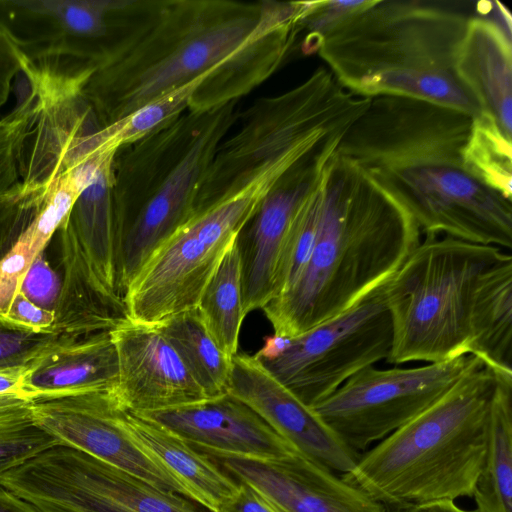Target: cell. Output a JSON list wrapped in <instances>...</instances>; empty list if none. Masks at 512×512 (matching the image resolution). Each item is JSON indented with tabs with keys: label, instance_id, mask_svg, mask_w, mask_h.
Masks as SVG:
<instances>
[{
	"label": "cell",
	"instance_id": "cell-42",
	"mask_svg": "<svg viewBox=\"0 0 512 512\" xmlns=\"http://www.w3.org/2000/svg\"><path fill=\"white\" fill-rule=\"evenodd\" d=\"M237 483V490L222 503L218 512H281L252 486L244 482Z\"/></svg>",
	"mask_w": 512,
	"mask_h": 512
},
{
	"label": "cell",
	"instance_id": "cell-38",
	"mask_svg": "<svg viewBox=\"0 0 512 512\" xmlns=\"http://www.w3.org/2000/svg\"><path fill=\"white\" fill-rule=\"evenodd\" d=\"M60 288L61 276L42 252L25 272L19 291L38 307L54 312Z\"/></svg>",
	"mask_w": 512,
	"mask_h": 512
},
{
	"label": "cell",
	"instance_id": "cell-36",
	"mask_svg": "<svg viewBox=\"0 0 512 512\" xmlns=\"http://www.w3.org/2000/svg\"><path fill=\"white\" fill-rule=\"evenodd\" d=\"M77 339L56 332L34 333L0 320V370L29 368L56 347Z\"/></svg>",
	"mask_w": 512,
	"mask_h": 512
},
{
	"label": "cell",
	"instance_id": "cell-29",
	"mask_svg": "<svg viewBox=\"0 0 512 512\" xmlns=\"http://www.w3.org/2000/svg\"><path fill=\"white\" fill-rule=\"evenodd\" d=\"M173 345L208 399L227 393L232 359L215 344L196 308L156 326Z\"/></svg>",
	"mask_w": 512,
	"mask_h": 512
},
{
	"label": "cell",
	"instance_id": "cell-37",
	"mask_svg": "<svg viewBox=\"0 0 512 512\" xmlns=\"http://www.w3.org/2000/svg\"><path fill=\"white\" fill-rule=\"evenodd\" d=\"M370 0L314 1L312 8L302 20V31L306 34L301 43L302 52L310 55L318 52L323 37L351 14L363 9Z\"/></svg>",
	"mask_w": 512,
	"mask_h": 512
},
{
	"label": "cell",
	"instance_id": "cell-3",
	"mask_svg": "<svg viewBox=\"0 0 512 512\" xmlns=\"http://www.w3.org/2000/svg\"><path fill=\"white\" fill-rule=\"evenodd\" d=\"M319 229L298 280L262 310L274 335L293 337L384 285L421 241L408 209L336 151L322 179Z\"/></svg>",
	"mask_w": 512,
	"mask_h": 512
},
{
	"label": "cell",
	"instance_id": "cell-10",
	"mask_svg": "<svg viewBox=\"0 0 512 512\" xmlns=\"http://www.w3.org/2000/svg\"><path fill=\"white\" fill-rule=\"evenodd\" d=\"M254 215L229 197L195 212L148 258L128 285V318L157 326L197 307L201 294L226 252Z\"/></svg>",
	"mask_w": 512,
	"mask_h": 512
},
{
	"label": "cell",
	"instance_id": "cell-21",
	"mask_svg": "<svg viewBox=\"0 0 512 512\" xmlns=\"http://www.w3.org/2000/svg\"><path fill=\"white\" fill-rule=\"evenodd\" d=\"M454 69L480 112L512 139V17L499 1L469 19Z\"/></svg>",
	"mask_w": 512,
	"mask_h": 512
},
{
	"label": "cell",
	"instance_id": "cell-39",
	"mask_svg": "<svg viewBox=\"0 0 512 512\" xmlns=\"http://www.w3.org/2000/svg\"><path fill=\"white\" fill-rule=\"evenodd\" d=\"M33 260L27 245L19 240L0 261V315L7 310L12 299L19 292L23 276Z\"/></svg>",
	"mask_w": 512,
	"mask_h": 512
},
{
	"label": "cell",
	"instance_id": "cell-44",
	"mask_svg": "<svg viewBox=\"0 0 512 512\" xmlns=\"http://www.w3.org/2000/svg\"><path fill=\"white\" fill-rule=\"evenodd\" d=\"M0 512H39L33 505L0 485Z\"/></svg>",
	"mask_w": 512,
	"mask_h": 512
},
{
	"label": "cell",
	"instance_id": "cell-23",
	"mask_svg": "<svg viewBox=\"0 0 512 512\" xmlns=\"http://www.w3.org/2000/svg\"><path fill=\"white\" fill-rule=\"evenodd\" d=\"M120 422L138 448L173 475L192 501L210 512H218L237 490V481L212 458L161 424L125 409Z\"/></svg>",
	"mask_w": 512,
	"mask_h": 512
},
{
	"label": "cell",
	"instance_id": "cell-8",
	"mask_svg": "<svg viewBox=\"0 0 512 512\" xmlns=\"http://www.w3.org/2000/svg\"><path fill=\"white\" fill-rule=\"evenodd\" d=\"M504 249L425 236L384 284L392 322L386 361L438 363L469 354V315L480 275Z\"/></svg>",
	"mask_w": 512,
	"mask_h": 512
},
{
	"label": "cell",
	"instance_id": "cell-20",
	"mask_svg": "<svg viewBox=\"0 0 512 512\" xmlns=\"http://www.w3.org/2000/svg\"><path fill=\"white\" fill-rule=\"evenodd\" d=\"M140 415L161 424L213 458L272 460L297 452L254 410L228 393L200 403Z\"/></svg>",
	"mask_w": 512,
	"mask_h": 512
},
{
	"label": "cell",
	"instance_id": "cell-9",
	"mask_svg": "<svg viewBox=\"0 0 512 512\" xmlns=\"http://www.w3.org/2000/svg\"><path fill=\"white\" fill-rule=\"evenodd\" d=\"M392 322L384 285L347 311L293 337L274 335L254 356L312 407L359 371L387 359Z\"/></svg>",
	"mask_w": 512,
	"mask_h": 512
},
{
	"label": "cell",
	"instance_id": "cell-7",
	"mask_svg": "<svg viewBox=\"0 0 512 512\" xmlns=\"http://www.w3.org/2000/svg\"><path fill=\"white\" fill-rule=\"evenodd\" d=\"M370 101L345 90L325 67L286 92L255 100L216 149L195 212L248 185L278 183L328 135L350 127Z\"/></svg>",
	"mask_w": 512,
	"mask_h": 512
},
{
	"label": "cell",
	"instance_id": "cell-1",
	"mask_svg": "<svg viewBox=\"0 0 512 512\" xmlns=\"http://www.w3.org/2000/svg\"><path fill=\"white\" fill-rule=\"evenodd\" d=\"M311 1L123 0L82 93L102 127L213 73L188 111L238 101L289 54Z\"/></svg>",
	"mask_w": 512,
	"mask_h": 512
},
{
	"label": "cell",
	"instance_id": "cell-14",
	"mask_svg": "<svg viewBox=\"0 0 512 512\" xmlns=\"http://www.w3.org/2000/svg\"><path fill=\"white\" fill-rule=\"evenodd\" d=\"M21 73L37 98V110L20 154V182L49 188L61 175L109 151L100 148L102 126L82 93L90 74L54 77L26 62Z\"/></svg>",
	"mask_w": 512,
	"mask_h": 512
},
{
	"label": "cell",
	"instance_id": "cell-13",
	"mask_svg": "<svg viewBox=\"0 0 512 512\" xmlns=\"http://www.w3.org/2000/svg\"><path fill=\"white\" fill-rule=\"evenodd\" d=\"M123 0H0V26L23 59L55 77L89 74L109 41Z\"/></svg>",
	"mask_w": 512,
	"mask_h": 512
},
{
	"label": "cell",
	"instance_id": "cell-4",
	"mask_svg": "<svg viewBox=\"0 0 512 512\" xmlns=\"http://www.w3.org/2000/svg\"><path fill=\"white\" fill-rule=\"evenodd\" d=\"M474 8L419 0H370L322 39L318 54L354 96L394 95L480 110L455 74V59Z\"/></svg>",
	"mask_w": 512,
	"mask_h": 512
},
{
	"label": "cell",
	"instance_id": "cell-32",
	"mask_svg": "<svg viewBox=\"0 0 512 512\" xmlns=\"http://www.w3.org/2000/svg\"><path fill=\"white\" fill-rule=\"evenodd\" d=\"M213 73H206L192 82L150 102L125 118L102 127L98 134L100 147L104 151H117L131 144L156 128L184 113L189 102Z\"/></svg>",
	"mask_w": 512,
	"mask_h": 512
},
{
	"label": "cell",
	"instance_id": "cell-26",
	"mask_svg": "<svg viewBox=\"0 0 512 512\" xmlns=\"http://www.w3.org/2000/svg\"><path fill=\"white\" fill-rule=\"evenodd\" d=\"M469 354L494 372L512 373V256L479 277L469 315Z\"/></svg>",
	"mask_w": 512,
	"mask_h": 512
},
{
	"label": "cell",
	"instance_id": "cell-34",
	"mask_svg": "<svg viewBox=\"0 0 512 512\" xmlns=\"http://www.w3.org/2000/svg\"><path fill=\"white\" fill-rule=\"evenodd\" d=\"M36 110L37 98L29 87L13 110L0 118V194L20 181V154Z\"/></svg>",
	"mask_w": 512,
	"mask_h": 512
},
{
	"label": "cell",
	"instance_id": "cell-5",
	"mask_svg": "<svg viewBox=\"0 0 512 512\" xmlns=\"http://www.w3.org/2000/svg\"><path fill=\"white\" fill-rule=\"evenodd\" d=\"M494 387L493 371L480 363L427 409L362 453L342 478L385 507L398 509L472 497L483 466Z\"/></svg>",
	"mask_w": 512,
	"mask_h": 512
},
{
	"label": "cell",
	"instance_id": "cell-11",
	"mask_svg": "<svg viewBox=\"0 0 512 512\" xmlns=\"http://www.w3.org/2000/svg\"><path fill=\"white\" fill-rule=\"evenodd\" d=\"M39 512H200L191 499L161 491L77 449L56 445L0 477Z\"/></svg>",
	"mask_w": 512,
	"mask_h": 512
},
{
	"label": "cell",
	"instance_id": "cell-43",
	"mask_svg": "<svg viewBox=\"0 0 512 512\" xmlns=\"http://www.w3.org/2000/svg\"><path fill=\"white\" fill-rule=\"evenodd\" d=\"M27 369L28 368H15L0 370V394L12 393L25 396L21 389V383Z\"/></svg>",
	"mask_w": 512,
	"mask_h": 512
},
{
	"label": "cell",
	"instance_id": "cell-22",
	"mask_svg": "<svg viewBox=\"0 0 512 512\" xmlns=\"http://www.w3.org/2000/svg\"><path fill=\"white\" fill-rule=\"evenodd\" d=\"M54 237L61 288L51 331L82 338L110 332L129 319L124 299L109 291L90 267L68 217Z\"/></svg>",
	"mask_w": 512,
	"mask_h": 512
},
{
	"label": "cell",
	"instance_id": "cell-18",
	"mask_svg": "<svg viewBox=\"0 0 512 512\" xmlns=\"http://www.w3.org/2000/svg\"><path fill=\"white\" fill-rule=\"evenodd\" d=\"M227 393L254 410L298 453L332 471H351L360 455L346 447L321 418L254 356L237 353Z\"/></svg>",
	"mask_w": 512,
	"mask_h": 512
},
{
	"label": "cell",
	"instance_id": "cell-2",
	"mask_svg": "<svg viewBox=\"0 0 512 512\" xmlns=\"http://www.w3.org/2000/svg\"><path fill=\"white\" fill-rule=\"evenodd\" d=\"M472 116L436 102L371 98L336 152L400 201L421 234L512 248V201L463 165Z\"/></svg>",
	"mask_w": 512,
	"mask_h": 512
},
{
	"label": "cell",
	"instance_id": "cell-28",
	"mask_svg": "<svg viewBox=\"0 0 512 512\" xmlns=\"http://www.w3.org/2000/svg\"><path fill=\"white\" fill-rule=\"evenodd\" d=\"M241 257L237 239L206 284L197 309L209 335L230 359L238 353L239 334L245 318Z\"/></svg>",
	"mask_w": 512,
	"mask_h": 512
},
{
	"label": "cell",
	"instance_id": "cell-19",
	"mask_svg": "<svg viewBox=\"0 0 512 512\" xmlns=\"http://www.w3.org/2000/svg\"><path fill=\"white\" fill-rule=\"evenodd\" d=\"M212 458L237 482H244L281 512H387L364 490L296 452L279 459Z\"/></svg>",
	"mask_w": 512,
	"mask_h": 512
},
{
	"label": "cell",
	"instance_id": "cell-25",
	"mask_svg": "<svg viewBox=\"0 0 512 512\" xmlns=\"http://www.w3.org/2000/svg\"><path fill=\"white\" fill-rule=\"evenodd\" d=\"M117 151L107 153L76 199L68 221L93 272L112 293L123 298L121 237L113 206V163Z\"/></svg>",
	"mask_w": 512,
	"mask_h": 512
},
{
	"label": "cell",
	"instance_id": "cell-24",
	"mask_svg": "<svg viewBox=\"0 0 512 512\" xmlns=\"http://www.w3.org/2000/svg\"><path fill=\"white\" fill-rule=\"evenodd\" d=\"M118 375L117 351L111 334L99 332L70 340L43 355L26 370L21 389L29 399L115 391Z\"/></svg>",
	"mask_w": 512,
	"mask_h": 512
},
{
	"label": "cell",
	"instance_id": "cell-35",
	"mask_svg": "<svg viewBox=\"0 0 512 512\" xmlns=\"http://www.w3.org/2000/svg\"><path fill=\"white\" fill-rule=\"evenodd\" d=\"M49 188L16 183L0 194V261L15 247L39 213Z\"/></svg>",
	"mask_w": 512,
	"mask_h": 512
},
{
	"label": "cell",
	"instance_id": "cell-17",
	"mask_svg": "<svg viewBox=\"0 0 512 512\" xmlns=\"http://www.w3.org/2000/svg\"><path fill=\"white\" fill-rule=\"evenodd\" d=\"M110 334L118 357L115 395L125 410L144 414L208 400L156 326L127 319Z\"/></svg>",
	"mask_w": 512,
	"mask_h": 512
},
{
	"label": "cell",
	"instance_id": "cell-12",
	"mask_svg": "<svg viewBox=\"0 0 512 512\" xmlns=\"http://www.w3.org/2000/svg\"><path fill=\"white\" fill-rule=\"evenodd\" d=\"M480 363L468 354L409 368L369 366L311 408L346 447L361 455L427 409Z\"/></svg>",
	"mask_w": 512,
	"mask_h": 512
},
{
	"label": "cell",
	"instance_id": "cell-31",
	"mask_svg": "<svg viewBox=\"0 0 512 512\" xmlns=\"http://www.w3.org/2000/svg\"><path fill=\"white\" fill-rule=\"evenodd\" d=\"M56 445L58 442L35 422L31 399L0 394V477Z\"/></svg>",
	"mask_w": 512,
	"mask_h": 512
},
{
	"label": "cell",
	"instance_id": "cell-30",
	"mask_svg": "<svg viewBox=\"0 0 512 512\" xmlns=\"http://www.w3.org/2000/svg\"><path fill=\"white\" fill-rule=\"evenodd\" d=\"M462 159L479 183L512 201V141L490 114L472 117Z\"/></svg>",
	"mask_w": 512,
	"mask_h": 512
},
{
	"label": "cell",
	"instance_id": "cell-15",
	"mask_svg": "<svg viewBox=\"0 0 512 512\" xmlns=\"http://www.w3.org/2000/svg\"><path fill=\"white\" fill-rule=\"evenodd\" d=\"M123 409L112 390L31 399L35 422L59 445L116 466L161 491L189 498L177 479L129 438L120 422Z\"/></svg>",
	"mask_w": 512,
	"mask_h": 512
},
{
	"label": "cell",
	"instance_id": "cell-40",
	"mask_svg": "<svg viewBox=\"0 0 512 512\" xmlns=\"http://www.w3.org/2000/svg\"><path fill=\"white\" fill-rule=\"evenodd\" d=\"M0 320L15 328L43 333L51 331L54 312L38 307L19 291Z\"/></svg>",
	"mask_w": 512,
	"mask_h": 512
},
{
	"label": "cell",
	"instance_id": "cell-41",
	"mask_svg": "<svg viewBox=\"0 0 512 512\" xmlns=\"http://www.w3.org/2000/svg\"><path fill=\"white\" fill-rule=\"evenodd\" d=\"M23 56L0 26V110L6 104L14 80L22 71Z\"/></svg>",
	"mask_w": 512,
	"mask_h": 512
},
{
	"label": "cell",
	"instance_id": "cell-33",
	"mask_svg": "<svg viewBox=\"0 0 512 512\" xmlns=\"http://www.w3.org/2000/svg\"><path fill=\"white\" fill-rule=\"evenodd\" d=\"M322 179L294 214L276 269L273 299L293 286L311 257L322 209Z\"/></svg>",
	"mask_w": 512,
	"mask_h": 512
},
{
	"label": "cell",
	"instance_id": "cell-16",
	"mask_svg": "<svg viewBox=\"0 0 512 512\" xmlns=\"http://www.w3.org/2000/svg\"><path fill=\"white\" fill-rule=\"evenodd\" d=\"M347 129L328 135L287 172L239 233L245 315L273 299L276 269L294 214L320 182Z\"/></svg>",
	"mask_w": 512,
	"mask_h": 512
},
{
	"label": "cell",
	"instance_id": "cell-6",
	"mask_svg": "<svg viewBox=\"0 0 512 512\" xmlns=\"http://www.w3.org/2000/svg\"><path fill=\"white\" fill-rule=\"evenodd\" d=\"M237 116V101L186 110L117 150L112 196L123 295L152 253L194 215L204 176Z\"/></svg>",
	"mask_w": 512,
	"mask_h": 512
},
{
	"label": "cell",
	"instance_id": "cell-45",
	"mask_svg": "<svg viewBox=\"0 0 512 512\" xmlns=\"http://www.w3.org/2000/svg\"><path fill=\"white\" fill-rule=\"evenodd\" d=\"M405 512H476L466 510L455 504L452 500H438L412 505Z\"/></svg>",
	"mask_w": 512,
	"mask_h": 512
},
{
	"label": "cell",
	"instance_id": "cell-27",
	"mask_svg": "<svg viewBox=\"0 0 512 512\" xmlns=\"http://www.w3.org/2000/svg\"><path fill=\"white\" fill-rule=\"evenodd\" d=\"M493 373L486 450L472 497L476 512H512V373Z\"/></svg>",
	"mask_w": 512,
	"mask_h": 512
}]
</instances>
